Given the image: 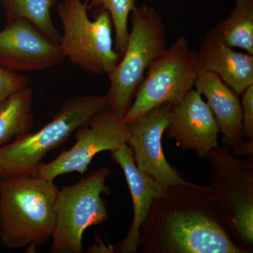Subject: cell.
Instances as JSON below:
<instances>
[{"instance_id": "obj_1", "label": "cell", "mask_w": 253, "mask_h": 253, "mask_svg": "<svg viewBox=\"0 0 253 253\" xmlns=\"http://www.w3.org/2000/svg\"><path fill=\"white\" fill-rule=\"evenodd\" d=\"M142 253H250L221 220L210 186H167L154 200L139 231Z\"/></svg>"}, {"instance_id": "obj_2", "label": "cell", "mask_w": 253, "mask_h": 253, "mask_svg": "<svg viewBox=\"0 0 253 253\" xmlns=\"http://www.w3.org/2000/svg\"><path fill=\"white\" fill-rule=\"evenodd\" d=\"M57 186L37 174L0 177V239L9 249H36L51 239Z\"/></svg>"}, {"instance_id": "obj_3", "label": "cell", "mask_w": 253, "mask_h": 253, "mask_svg": "<svg viewBox=\"0 0 253 253\" xmlns=\"http://www.w3.org/2000/svg\"><path fill=\"white\" fill-rule=\"evenodd\" d=\"M109 107L106 95H83L66 100L52 120L40 130L28 131L0 148L1 176L37 174L47 153L67 140L95 114Z\"/></svg>"}, {"instance_id": "obj_4", "label": "cell", "mask_w": 253, "mask_h": 253, "mask_svg": "<svg viewBox=\"0 0 253 253\" xmlns=\"http://www.w3.org/2000/svg\"><path fill=\"white\" fill-rule=\"evenodd\" d=\"M131 23L124 53L108 74L109 108L122 118L132 104L150 65L168 47L163 18L154 7L136 6L131 11Z\"/></svg>"}, {"instance_id": "obj_5", "label": "cell", "mask_w": 253, "mask_h": 253, "mask_svg": "<svg viewBox=\"0 0 253 253\" xmlns=\"http://www.w3.org/2000/svg\"><path fill=\"white\" fill-rule=\"evenodd\" d=\"M89 0H63L57 4L63 35L59 46L65 59L92 74L108 75L121 56L113 49V23L106 10H94V20L88 16Z\"/></svg>"}, {"instance_id": "obj_6", "label": "cell", "mask_w": 253, "mask_h": 253, "mask_svg": "<svg viewBox=\"0 0 253 253\" xmlns=\"http://www.w3.org/2000/svg\"><path fill=\"white\" fill-rule=\"evenodd\" d=\"M211 186L218 212L238 246L252 252L253 245V163L218 146L208 156Z\"/></svg>"}, {"instance_id": "obj_7", "label": "cell", "mask_w": 253, "mask_h": 253, "mask_svg": "<svg viewBox=\"0 0 253 253\" xmlns=\"http://www.w3.org/2000/svg\"><path fill=\"white\" fill-rule=\"evenodd\" d=\"M109 174V168H102L82 176L76 184L59 189L51 253H81L86 229L107 219V208L101 195L109 193L106 185Z\"/></svg>"}, {"instance_id": "obj_8", "label": "cell", "mask_w": 253, "mask_h": 253, "mask_svg": "<svg viewBox=\"0 0 253 253\" xmlns=\"http://www.w3.org/2000/svg\"><path fill=\"white\" fill-rule=\"evenodd\" d=\"M199 72L197 51L185 38H177L150 65L123 123L129 124L161 104L175 106L194 89Z\"/></svg>"}, {"instance_id": "obj_9", "label": "cell", "mask_w": 253, "mask_h": 253, "mask_svg": "<svg viewBox=\"0 0 253 253\" xmlns=\"http://www.w3.org/2000/svg\"><path fill=\"white\" fill-rule=\"evenodd\" d=\"M75 131L76 144L51 162L41 163L37 169L38 176L51 181L68 173L78 172L84 176L96 155L101 151H116L126 142L129 134L123 118L109 107L95 114Z\"/></svg>"}, {"instance_id": "obj_10", "label": "cell", "mask_w": 253, "mask_h": 253, "mask_svg": "<svg viewBox=\"0 0 253 253\" xmlns=\"http://www.w3.org/2000/svg\"><path fill=\"white\" fill-rule=\"evenodd\" d=\"M173 107L160 105L126 124L129 134L126 143L136 166L165 186L188 182L168 162L163 151V136L170 123Z\"/></svg>"}, {"instance_id": "obj_11", "label": "cell", "mask_w": 253, "mask_h": 253, "mask_svg": "<svg viewBox=\"0 0 253 253\" xmlns=\"http://www.w3.org/2000/svg\"><path fill=\"white\" fill-rule=\"evenodd\" d=\"M59 44L26 18L6 23L0 31V66L14 72L42 71L64 61Z\"/></svg>"}, {"instance_id": "obj_12", "label": "cell", "mask_w": 253, "mask_h": 253, "mask_svg": "<svg viewBox=\"0 0 253 253\" xmlns=\"http://www.w3.org/2000/svg\"><path fill=\"white\" fill-rule=\"evenodd\" d=\"M219 126L207 102L192 89L173 107L170 123L165 131L183 150H194L200 158H208L219 146Z\"/></svg>"}, {"instance_id": "obj_13", "label": "cell", "mask_w": 253, "mask_h": 253, "mask_svg": "<svg viewBox=\"0 0 253 253\" xmlns=\"http://www.w3.org/2000/svg\"><path fill=\"white\" fill-rule=\"evenodd\" d=\"M113 160L122 168L132 200L133 217L129 230L116 246V252L136 253L139 249V231L154 200L166 191L167 186L139 169L129 146L123 143L111 152Z\"/></svg>"}, {"instance_id": "obj_14", "label": "cell", "mask_w": 253, "mask_h": 253, "mask_svg": "<svg viewBox=\"0 0 253 253\" xmlns=\"http://www.w3.org/2000/svg\"><path fill=\"white\" fill-rule=\"evenodd\" d=\"M197 60L200 71L217 75L239 95L253 84V55L235 51L215 28L205 36Z\"/></svg>"}, {"instance_id": "obj_15", "label": "cell", "mask_w": 253, "mask_h": 253, "mask_svg": "<svg viewBox=\"0 0 253 253\" xmlns=\"http://www.w3.org/2000/svg\"><path fill=\"white\" fill-rule=\"evenodd\" d=\"M195 89L204 95L215 118L221 141L234 149L244 142L242 129V108L239 95L219 76L209 71H200Z\"/></svg>"}, {"instance_id": "obj_16", "label": "cell", "mask_w": 253, "mask_h": 253, "mask_svg": "<svg viewBox=\"0 0 253 253\" xmlns=\"http://www.w3.org/2000/svg\"><path fill=\"white\" fill-rule=\"evenodd\" d=\"M33 93L31 86H26L0 105V148L33 127Z\"/></svg>"}, {"instance_id": "obj_17", "label": "cell", "mask_w": 253, "mask_h": 253, "mask_svg": "<svg viewBox=\"0 0 253 253\" xmlns=\"http://www.w3.org/2000/svg\"><path fill=\"white\" fill-rule=\"evenodd\" d=\"M215 28L226 44L253 55V0H234L230 14Z\"/></svg>"}, {"instance_id": "obj_18", "label": "cell", "mask_w": 253, "mask_h": 253, "mask_svg": "<svg viewBox=\"0 0 253 253\" xmlns=\"http://www.w3.org/2000/svg\"><path fill=\"white\" fill-rule=\"evenodd\" d=\"M59 0H0L6 23L26 18L38 26L55 42L59 44L61 35L55 26L51 9Z\"/></svg>"}, {"instance_id": "obj_19", "label": "cell", "mask_w": 253, "mask_h": 253, "mask_svg": "<svg viewBox=\"0 0 253 253\" xmlns=\"http://www.w3.org/2000/svg\"><path fill=\"white\" fill-rule=\"evenodd\" d=\"M136 0H89L88 11L103 9L109 13L115 31L116 51L122 56L127 42L128 17L135 9Z\"/></svg>"}, {"instance_id": "obj_20", "label": "cell", "mask_w": 253, "mask_h": 253, "mask_svg": "<svg viewBox=\"0 0 253 253\" xmlns=\"http://www.w3.org/2000/svg\"><path fill=\"white\" fill-rule=\"evenodd\" d=\"M28 86L27 77L0 66V105L11 94Z\"/></svg>"}, {"instance_id": "obj_21", "label": "cell", "mask_w": 253, "mask_h": 253, "mask_svg": "<svg viewBox=\"0 0 253 253\" xmlns=\"http://www.w3.org/2000/svg\"><path fill=\"white\" fill-rule=\"evenodd\" d=\"M241 95L243 133L247 139H253V84Z\"/></svg>"}, {"instance_id": "obj_22", "label": "cell", "mask_w": 253, "mask_h": 253, "mask_svg": "<svg viewBox=\"0 0 253 253\" xmlns=\"http://www.w3.org/2000/svg\"><path fill=\"white\" fill-rule=\"evenodd\" d=\"M231 154L235 156H243V155H251L253 154V139H249L244 141L241 146L234 149Z\"/></svg>"}, {"instance_id": "obj_23", "label": "cell", "mask_w": 253, "mask_h": 253, "mask_svg": "<svg viewBox=\"0 0 253 253\" xmlns=\"http://www.w3.org/2000/svg\"><path fill=\"white\" fill-rule=\"evenodd\" d=\"M0 177H1V172H0Z\"/></svg>"}]
</instances>
